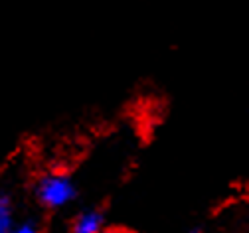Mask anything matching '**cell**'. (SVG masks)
<instances>
[{
	"mask_svg": "<svg viewBox=\"0 0 249 233\" xmlns=\"http://www.w3.org/2000/svg\"><path fill=\"white\" fill-rule=\"evenodd\" d=\"M34 196L44 208L59 210L70 206L77 197V186L66 172H46L36 180Z\"/></svg>",
	"mask_w": 249,
	"mask_h": 233,
	"instance_id": "obj_1",
	"label": "cell"
},
{
	"mask_svg": "<svg viewBox=\"0 0 249 233\" xmlns=\"http://www.w3.org/2000/svg\"><path fill=\"white\" fill-rule=\"evenodd\" d=\"M105 217L99 210H83L71 225V233H101Z\"/></svg>",
	"mask_w": 249,
	"mask_h": 233,
	"instance_id": "obj_2",
	"label": "cell"
},
{
	"mask_svg": "<svg viewBox=\"0 0 249 233\" xmlns=\"http://www.w3.org/2000/svg\"><path fill=\"white\" fill-rule=\"evenodd\" d=\"M14 223H16V217H14L12 196L6 192H0V233H10Z\"/></svg>",
	"mask_w": 249,
	"mask_h": 233,
	"instance_id": "obj_3",
	"label": "cell"
},
{
	"mask_svg": "<svg viewBox=\"0 0 249 233\" xmlns=\"http://www.w3.org/2000/svg\"><path fill=\"white\" fill-rule=\"evenodd\" d=\"M10 233H42V231H40V225L36 219H24V221L14 223Z\"/></svg>",
	"mask_w": 249,
	"mask_h": 233,
	"instance_id": "obj_4",
	"label": "cell"
},
{
	"mask_svg": "<svg viewBox=\"0 0 249 233\" xmlns=\"http://www.w3.org/2000/svg\"><path fill=\"white\" fill-rule=\"evenodd\" d=\"M101 233H129V231H123V229H105Z\"/></svg>",
	"mask_w": 249,
	"mask_h": 233,
	"instance_id": "obj_5",
	"label": "cell"
}]
</instances>
